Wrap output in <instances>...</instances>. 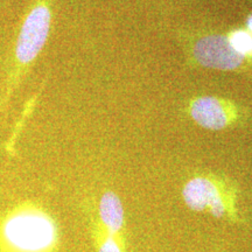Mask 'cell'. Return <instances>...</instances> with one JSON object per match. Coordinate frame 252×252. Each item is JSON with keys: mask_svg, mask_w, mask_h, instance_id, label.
I'll return each instance as SVG.
<instances>
[{"mask_svg": "<svg viewBox=\"0 0 252 252\" xmlns=\"http://www.w3.org/2000/svg\"><path fill=\"white\" fill-rule=\"evenodd\" d=\"M99 217L109 234L122 230L124 224V208L119 197L112 191H106L100 198Z\"/></svg>", "mask_w": 252, "mask_h": 252, "instance_id": "obj_6", "label": "cell"}, {"mask_svg": "<svg viewBox=\"0 0 252 252\" xmlns=\"http://www.w3.org/2000/svg\"><path fill=\"white\" fill-rule=\"evenodd\" d=\"M230 45L238 54L249 55L252 54V35L245 31H236L228 36Z\"/></svg>", "mask_w": 252, "mask_h": 252, "instance_id": "obj_7", "label": "cell"}, {"mask_svg": "<svg viewBox=\"0 0 252 252\" xmlns=\"http://www.w3.org/2000/svg\"><path fill=\"white\" fill-rule=\"evenodd\" d=\"M248 28L252 32V15L248 19Z\"/></svg>", "mask_w": 252, "mask_h": 252, "instance_id": "obj_9", "label": "cell"}, {"mask_svg": "<svg viewBox=\"0 0 252 252\" xmlns=\"http://www.w3.org/2000/svg\"><path fill=\"white\" fill-rule=\"evenodd\" d=\"M189 113L197 125L208 130H223L234 121V110L224 99L203 96L190 103Z\"/></svg>", "mask_w": 252, "mask_h": 252, "instance_id": "obj_5", "label": "cell"}, {"mask_svg": "<svg viewBox=\"0 0 252 252\" xmlns=\"http://www.w3.org/2000/svg\"><path fill=\"white\" fill-rule=\"evenodd\" d=\"M58 239L55 222L36 207H18L0 220V252H54Z\"/></svg>", "mask_w": 252, "mask_h": 252, "instance_id": "obj_1", "label": "cell"}, {"mask_svg": "<svg viewBox=\"0 0 252 252\" xmlns=\"http://www.w3.org/2000/svg\"><path fill=\"white\" fill-rule=\"evenodd\" d=\"M193 56L198 64L217 70H235L244 61L230 45L228 36L210 34L198 39L193 47Z\"/></svg>", "mask_w": 252, "mask_h": 252, "instance_id": "obj_3", "label": "cell"}, {"mask_svg": "<svg viewBox=\"0 0 252 252\" xmlns=\"http://www.w3.org/2000/svg\"><path fill=\"white\" fill-rule=\"evenodd\" d=\"M52 4L53 0H34L25 18L15 48L21 64L33 62L45 47L52 24Z\"/></svg>", "mask_w": 252, "mask_h": 252, "instance_id": "obj_2", "label": "cell"}, {"mask_svg": "<svg viewBox=\"0 0 252 252\" xmlns=\"http://www.w3.org/2000/svg\"><path fill=\"white\" fill-rule=\"evenodd\" d=\"M182 195L186 204L194 212L209 210L216 217L224 215V200L219 186L208 178L197 176L189 180L182 190Z\"/></svg>", "mask_w": 252, "mask_h": 252, "instance_id": "obj_4", "label": "cell"}, {"mask_svg": "<svg viewBox=\"0 0 252 252\" xmlns=\"http://www.w3.org/2000/svg\"><path fill=\"white\" fill-rule=\"evenodd\" d=\"M98 252H122V250L117 244V242H116L111 236H108V237L102 242V244L99 245Z\"/></svg>", "mask_w": 252, "mask_h": 252, "instance_id": "obj_8", "label": "cell"}]
</instances>
